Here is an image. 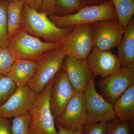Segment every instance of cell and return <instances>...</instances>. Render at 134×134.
Segmentation results:
<instances>
[{
  "instance_id": "7c38bea8",
  "label": "cell",
  "mask_w": 134,
  "mask_h": 134,
  "mask_svg": "<svg viewBox=\"0 0 134 134\" xmlns=\"http://www.w3.org/2000/svg\"><path fill=\"white\" fill-rule=\"evenodd\" d=\"M77 93L63 69L55 76L50 90V108L54 120L62 114L69 100Z\"/></svg>"
},
{
  "instance_id": "484cf974",
  "label": "cell",
  "mask_w": 134,
  "mask_h": 134,
  "mask_svg": "<svg viewBox=\"0 0 134 134\" xmlns=\"http://www.w3.org/2000/svg\"><path fill=\"white\" fill-rule=\"evenodd\" d=\"M108 123L100 121L96 123L87 122L83 127L81 134H105Z\"/></svg>"
},
{
  "instance_id": "9a60e30c",
  "label": "cell",
  "mask_w": 134,
  "mask_h": 134,
  "mask_svg": "<svg viewBox=\"0 0 134 134\" xmlns=\"http://www.w3.org/2000/svg\"><path fill=\"white\" fill-rule=\"evenodd\" d=\"M38 67L37 62L17 59L7 74L18 88L26 85L36 75Z\"/></svg>"
},
{
  "instance_id": "ffe728a7",
  "label": "cell",
  "mask_w": 134,
  "mask_h": 134,
  "mask_svg": "<svg viewBox=\"0 0 134 134\" xmlns=\"http://www.w3.org/2000/svg\"><path fill=\"white\" fill-rule=\"evenodd\" d=\"M134 121H127L116 118L107 125L105 134H132Z\"/></svg>"
},
{
  "instance_id": "4fadbf2b",
  "label": "cell",
  "mask_w": 134,
  "mask_h": 134,
  "mask_svg": "<svg viewBox=\"0 0 134 134\" xmlns=\"http://www.w3.org/2000/svg\"><path fill=\"white\" fill-rule=\"evenodd\" d=\"M62 68L77 92L83 93L94 78L86 59H79L66 55Z\"/></svg>"
},
{
  "instance_id": "d6986e66",
  "label": "cell",
  "mask_w": 134,
  "mask_h": 134,
  "mask_svg": "<svg viewBox=\"0 0 134 134\" xmlns=\"http://www.w3.org/2000/svg\"><path fill=\"white\" fill-rule=\"evenodd\" d=\"M112 3L122 29L125 30L134 14V0H108Z\"/></svg>"
},
{
  "instance_id": "5b68a950",
  "label": "cell",
  "mask_w": 134,
  "mask_h": 134,
  "mask_svg": "<svg viewBox=\"0 0 134 134\" xmlns=\"http://www.w3.org/2000/svg\"><path fill=\"white\" fill-rule=\"evenodd\" d=\"M66 55L62 46L45 54L37 61V72L27 85L36 93L41 92L60 71Z\"/></svg>"
},
{
  "instance_id": "e0dca14e",
  "label": "cell",
  "mask_w": 134,
  "mask_h": 134,
  "mask_svg": "<svg viewBox=\"0 0 134 134\" xmlns=\"http://www.w3.org/2000/svg\"><path fill=\"white\" fill-rule=\"evenodd\" d=\"M118 119L134 121V84L126 90L113 104Z\"/></svg>"
},
{
  "instance_id": "2e32d148",
  "label": "cell",
  "mask_w": 134,
  "mask_h": 134,
  "mask_svg": "<svg viewBox=\"0 0 134 134\" xmlns=\"http://www.w3.org/2000/svg\"><path fill=\"white\" fill-rule=\"evenodd\" d=\"M124 37L118 46L117 57L122 68L134 63V20L132 18L125 29Z\"/></svg>"
},
{
  "instance_id": "8fae6325",
  "label": "cell",
  "mask_w": 134,
  "mask_h": 134,
  "mask_svg": "<svg viewBox=\"0 0 134 134\" xmlns=\"http://www.w3.org/2000/svg\"><path fill=\"white\" fill-rule=\"evenodd\" d=\"M36 95L27 85L18 88L5 103L0 105V115L7 119L26 114L33 107Z\"/></svg>"
},
{
  "instance_id": "6da1fadb",
  "label": "cell",
  "mask_w": 134,
  "mask_h": 134,
  "mask_svg": "<svg viewBox=\"0 0 134 134\" xmlns=\"http://www.w3.org/2000/svg\"><path fill=\"white\" fill-rule=\"evenodd\" d=\"M23 30L31 36L43 39L48 43H62L74 26L57 27L45 12L24 4L22 9Z\"/></svg>"
},
{
  "instance_id": "7402d4cb",
  "label": "cell",
  "mask_w": 134,
  "mask_h": 134,
  "mask_svg": "<svg viewBox=\"0 0 134 134\" xmlns=\"http://www.w3.org/2000/svg\"><path fill=\"white\" fill-rule=\"evenodd\" d=\"M7 0H0V47H7L9 44L8 35Z\"/></svg>"
},
{
  "instance_id": "1f68e13d",
  "label": "cell",
  "mask_w": 134,
  "mask_h": 134,
  "mask_svg": "<svg viewBox=\"0 0 134 134\" xmlns=\"http://www.w3.org/2000/svg\"><path fill=\"white\" fill-rule=\"evenodd\" d=\"M7 1L9 3L13 1H15V0H7Z\"/></svg>"
},
{
  "instance_id": "ba28073f",
  "label": "cell",
  "mask_w": 134,
  "mask_h": 134,
  "mask_svg": "<svg viewBox=\"0 0 134 134\" xmlns=\"http://www.w3.org/2000/svg\"><path fill=\"white\" fill-rule=\"evenodd\" d=\"M83 93L86 100L87 122H107L117 118L113 105L107 101L96 91L94 78Z\"/></svg>"
},
{
  "instance_id": "f546056e",
  "label": "cell",
  "mask_w": 134,
  "mask_h": 134,
  "mask_svg": "<svg viewBox=\"0 0 134 134\" xmlns=\"http://www.w3.org/2000/svg\"><path fill=\"white\" fill-rule=\"evenodd\" d=\"M56 126L59 130L58 134H81L83 127H82L77 130L75 132H72L66 130L58 125H56Z\"/></svg>"
},
{
  "instance_id": "d4e9b609",
  "label": "cell",
  "mask_w": 134,
  "mask_h": 134,
  "mask_svg": "<svg viewBox=\"0 0 134 134\" xmlns=\"http://www.w3.org/2000/svg\"><path fill=\"white\" fill-rule=\"evenodd\" d=\"M17 59L8 47H0V74H7Z\"/></svg>"
},
{
  "instance_id": "603a6c76",
  "label": "cell",
  "mask_w": 134,
  "mask_h": 134,
  "mask_svg": "<svg viewBox=\"0 0 134 134\" xmlns=\"http://www.w3.org/2000/svg\"><path fill=\"white\" fill-rule=\"evenodd\" d=\"M18 88L7 75L0 74V104L5 103Z\"/></svg>"
},
{
  "instance_id": "5bb4252c",
  "label": "cell",
  "mask_w": 134,
  "mask_h": 134,
  "mask_svg": "<svg viewBox=\"0 0 134 134\" xmlns=\"http://www.w3.org/2000/svg\"><path fill=\"white\" fill-rule=\"evenodd\" d=\"M86 59L93 77L105 78L121 68L117 55L110 51H103L94 46Z\"/></svg>"
},
{
  "instance_id": "8992f818",
  "label": "cell",
  "mask_w": 134,
  "mask_h": 134,
  "mask_svg": "<svg viewBox=\"0 0 134 134\" xmlns=\"http://www.w3.org/2000/svg\"><path fill=\"white\" fill-rule=\"evenodd\" d=\"M62 44L67 55L79 59H87L93 46L92 24L74 26Z\"/></svg>"
},
{
  "instance_id": "9c48e42d",
  "label": "cell",
  "mask_w": 134,
  "mask_h": 134,
  "mask_svg": "<svg viewBox=\"0 0 134 134\" xmlns=\"http://www.w3.org/2000/svg\"><path fill=\"white\" fill-rule=\"evenodd\" d=\"M55 122L56 125L72 132L84 126L87 122V115L83 93L77 92L71 98Z\"/></svg>"
},
{
  "instance_id": "52a82bcc",
  "label": "cell",
  "mask_w": 134,
  "mask_h": 134,
  "mask_svg": "<svg viewBox=\"0 0 134 134\" xmlns=\"http://www.w3.org/2000/svg\"><path fill=\"white\" fill-rule=\"evenodd\" d=\"M91 24L93 46L103 51L118 47L125 31L118 18L102 20Z\"/></svg>"
},
{
  "instance_id": "44dd1931",
  "label": "cell",
  "mask_w": 134,
  "mask_h": 134,
  "mask_svg": "<svg viewBox=\"0 0 134 134\" xmlns=\"http://www.w3.org/2000/svg\"><path fill=\"white\" fill-rule=\"evenodd\" d=\"M86 5L81 0H56L54 14H71Z\"/></svg>"
},
{
  "instance_id": "cb8c5ba5",
  "label": "cell",
  "mask_w": 134,
  "mask_h": 134,
  "mask_svg": "<svg viewBox=\"0 0 134 134\" xmlns=\"http://www.w3.org/2000/svg\"><path fill=\"white\" fill-rule=\"evenodd\" d=\"M30 122L29 112L21 116L14 117L11 123L12 134H30Z\"/></svg>"
},
{
  "instance_id": "83f0119b",
  "label": "cell",
  "mask_w": 134,
  "mask_h": 134,
  "mask_svg": "<svg viewBox=\"0 0 134 134\" xmlns=\"http://www.w3.org/2000/svg\"><path fill=\"white\" fill-rule=\"evenodd\" d=\"M0 134H12L11 123L7 119L0 115Z\"/></svg>"
},
{
  "instance_id": "ac0fdd59",
  "label": "cell",
  "mask_w": 134,
  "mask_h": 134,
  "mask_svg": "<svg viewBox=\"0 0 134 134\" xmlns=\"http://www.w3.org/2000/svg\"><path fill=\"white\" fill-rule=\"evenodd\" d=\"M23 0L9 3L7 8L8 35L9 41L23 30L22 9Z\"/></svg>"
},
{
  "instance_id": "4dcf8cb0",
  "label": "cell",
  "mask_w": 134,
  "mask_h": 134,
  "mask_svg": "<svg viewBox=\"0 0 134 134\" xmlns=\"http://www.w3.org/2000/svg\"><path fill=\"white\" fill-rule=\"evenodd\" d=\"M82 2L85 3L86 5L90 4H95L100 2L101 0H81Z\"/></svg>"
},
{
  "instance_id": "3957f363",
  "label": "cell",
  "mask_w": 134,
  "mask_h": 134,
  "mask_svg": "<svg viewBox=\"0 0 134 134\" xmlns=\"http://www.w3.org/2000/svg\"><path fill=\"white\" fill-rule=\"evenodd\" d=\"M55 77L42 91L37 93L35 103L29 111L30 134H58L49 102L50 90Z\"/></svg>"
},
{
  "instance_id": "277c9868",
  "label": "cell",
  "mask_w": 134,
  "mask_h": 134,
  "mask_svg": "<svg viewBox=\"0 0 134 134\" xmlns=\"http://www.w3.org/2000/svg\"><path fill=\"white\" fill-rule=\"evenodd\" d=\"M62 46V43L42 41L23 30L9 40L8 47L18 59L37 61L48 51Z\"/></svg>"
},
{
  "instance_id": "7a4b0ae2",
  "label": "cell",
  "mask_w": 134,
  "mask_h": 134,
  "mask_svg": "<svg viewBox=\"0 0 134 134\" xmlns=\"http://www.w3.org/2000/svg\"><path fill=\"white\" fill-rule=\"evenodd\" d=\"M48 16L60 28L92 24L102 20L117 18L114 6L112 3L108 1L98 4L86 5L71 14L60 15L51 14Z\"/></svg>"
},
{
  "instance_id": "30bf717a",
  "label": "cell",
  "mask_w": 134,
  "mask_h": 134,
  "mask_svg": "<svg viewBox=\"0 0 134 134\" xmlns=\"http://www.w3.org/2000/svg\"><path fill=\"white\" fill-rule=\"evenodd\" d=\"M133 84L134 72L127 67H121L119 71L103 78L97 83L102 96L112 104Z\"/></svg>"
},
{
  "instance_id": "f1b7e54d",
  "label": "cell",
  "mask_w": 134,
  "mask_h": 134,
  "mask_svg": "<svg viewBox=\"0 0 134 134\" xmlns=\"http://www.w3.org/2000/svg\"><path fill=\"white\" fill-rule=\"evenodd\" d=\"M25 4L40 11L41 10L42 0H23Z\"/></svg>"
},
{
  "instance_id": "4316f807",
  "label": "cell",
  "mask_w": 134,
  "mask_h": 134,
  "mask_svg": "<svg viewBox=\"0 0 134 134\" xmlns=\"http://www.w3.org/2000/svg\"><path fill=\"white\" fill-rule=\"evenodd\" d=\"M56 0H42L40 11L47 15L54 14Z\"/></svg>"
}]
</instances>
